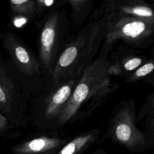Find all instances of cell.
Listing matches in <instances>:
<instances>
[{
	"mask_svg": "<svg viewBox=\"0 0 154 154\" xmlns=\"http://www.w3.org/2000/svg\"><path fill=\"white\" fill-rule=\"evenodd\" d=\"M8 125V120L0 112V131L5 128Z\"/></svg>",
	"mask_w": 154,
	"mask_h": 154,
	"instance_id": "16",
	"label": "cell"
},
{
	"mask_svg": "<svg viewBox=\"0 0 154 154\" xmlns=\"http://www.w3.org/2000/svg\"><path fill=\"white\" fill-rule=\"evenodd\" d=\"M60 29L58 13L49 14L45 19L38 39V61L46 69L52 65L57 49Z\"/></svg>",
	"mask_w": 154,
	"mask_h": 154,
	"instance_id": "5",
	"label": "cell"
},
{
	"mask_svg": "<svg viewBox=\"0 0 154 154\" xmlns=\"http://www.w3.org/2000/svg\"><path fill=\"white\" fill-rule=\"evenodd\" d=\"M99 136L97 129L81 134L66 143L57 154H83L97 141Z\"/></svg>",
	"mask_w": 154,
	"mask_h": 154,
	"instance_id": "9",
	"label": "cell"
},
{
	"mask_svg": "<svg viewBox=\"0 0 154 154\" xmlns=\"http://www.w3.org/2000/svg\"><path fill=\"white\" fill-rule=\"evenodd\" d=\"M110 71L108 63L103 59H98L86 67L58 117L59 124L70 122L86 106L85 116L103 101L112 87Z\"/></svg>",
	"mask_w": 154,
	"mask_h": 154,
	"instance_id": "1",
	"label": "cell"
},
{
	"mask_svg": "<svg viewBox=\"0 0 154 154\" xmlns=\"http://www.w3.org/2000/svg\"><path fill=\"white\" fill-rule=\"evenodd\" d=\"M120 10L126 14L144 19L154 20V10L142 2H128L120 6Z\"/></svg>",
	"mask_w": 154,
	"mask_h": 154,
	"instance_id": "11",
	"label": "cell"
},
{
	"mask_svg": "<svg viewBox=\"0 0 154 154\" xmlns=\"http://www.w3.org/2000/svg\"><path fill=\"white\" fill-rule=\"evenodd\" d=\"M153 103H154V99H153Z\"/></svg>",
	"mask_w": 154,
	"mask_h": 154,
	"instance_id": "18",
	"label": "cell"
},
{
	"mask_svg": "<svg viewBox=\"0 0 154 154\" xmlns=\"http://www.w3.org/2000/svg\"><path fill=\"white\" fill-rule=\"evenodd\" d=\"M82 45V39H78L68 45L61 53L52 72V81L55 84L70 74L79 57Z\"/></svg>",
	"mask_w": 154,
	"mask_h": 154,
	"instance_id": "7",
	"label": "cell"
},
{
	"mask_svg": "<svg viewBox=\"0 0 154 154\" xmlns=\"http://www.w3.org/2000/svg\"><path fill=\"white\" fill-rule=\"evenodd\" d=\"M66 142L55 137H41L28 141L17 148V151L23 153H32L55 150Z\"/></svg>",
	"mask_w": 154,
	"mask_h": 154,
	"instance_id": "10",
	"label": "cell"
},
{
	"mask_svg": "<svg viewBox=\"0 0 154 154\" xmlns=\"http://www.w3.org/2000/svg\"><path fill=\"white\" fill-rule=\"evenodd\" d=\"M142 59L140 58H133L127 60L123 64V67L126 70H132L138 67L142 63Z\"/></svg>",
	"mask_w": 154,
	"mask_h": 154,
	"instance_id": "15",
	"label": "cell"
},
{
	"mask_svg": "<svg viewBox=\"0 0 154 154\" xmlns=\"http://www.w3.org/2000/svg\"><path fill=\"white\" fill-rule=\"evenodd\" d=\"M77 82L74 79H69L49 96L45 103V117L48 119H58L68 102Z\"/></svg>",
	"mask_w": 154,
	"mask_h": 154,
	"instance_id": "8",
	"label": "cell"
},
{
	"mask_svg": "<svg viewBox=\"0 0 154 154\" xmlns=\"http://www.w3.org/2000/svg\"><path fill=\"white\" fill-rule=\"evenodd\" d=\"M91 154H108L106 151L102 147H99L93 151Z\"/></svg>",
	"mask_w": 154,
	"mask_h": 154,
	"instance_id": "17",
	"label": "cell"
},
{
	"mask_svg": "<svg viewBox=\"0 0 154 154\" xmlns=\"http://www.w3.org/2000/svg\"><path fill=\"white\" fill-rule=\"evenodd\" d=\"M14 69L0 56V112L8 120L22 119L26 96Z\"/></svg>",
	"mask_w": 154,
	"mask_h": 154,
	"instance_id": "2",
	"label": "cell"
},
{
	"mask_svg": "<svg viewBox=\"0 0 154 154\" xmlns=\"http://www.w3.org/2000/svg\"><path fill=\"white\" fill-rule=\"evenodd\" d=\"M108 134L113 143L131 152H144L154 148L147 135L136 126L134 113L129 108H122L114 116Z\"/></svg>",
	"mask_w": 154,
	"mask_h": 154,
	"instance_id": "3",
	"label": "cell"
},
{
	"mask_svg": "<svg viewBox=\"0 0 154 154\" xmlns=\"http://www.w3.org/2000/svg\"><path fill=\"white\" fill-rule=\"evenodd\" d=\"M36 17L38 18L49 7H51L55 3L54 0H36Z\"/></svg>",
	"mask_w": 154,
	"mask_h": 154,
	"instance_id": "14",
	"label": "cell"
},
{
	"mask_svg": "<svg viewBox=\"0 0 154 154\" xmlns=\"http://www.w3.org/2000/svg\"><path fill=\"white\" fill-rule=\"evenodd\" d=\"M153 2H154V1H153Z\"/></svg>",
	"mask_w": 154,
	"mask_h": 154,
	"instance_id": "19",
	"label": "cell"
},
{
	"mask_svg": "<svg viewBox=\"0 0 154 154\" xmlns=\"http://www.w3.org/2000/svg\"><path fill=\"white\" fill-rule=\"evenodd\" d=\"M0 38L4 49L20 72L27 77H40V64L38 59L20 38L11 31L0 34Z\"/></svg>",
	"mask_w": 154,
	"mask_h": 154,
	"instance_id": "4",
	"label": "cell"
},
{
	"mask_svg": "<svg viewBox=\"0 0 154 154\" xmlns=\"http://www.w3.org/2000/svg\"><path fill=\"white\" fill-rule=\"evenodd\" d=\"M10 10L14 14L25 16L29 19L36 17V3L34 0H10Z\"/></svg>",
	"mask_w": 154,
	"mask_h": 154,
	"instance_id": "12",
	"label": "cell"
},
{
	"mask_svg": "<svg viewBox=\"0 0 154 154\" xmlns=\"http://www.w3.org/2000/svg\"><path fill=\"white\" fill-rule=\"evenodd\" d=\"M154 69V62H149L144 64L141 67L138 68L131 77L130 80L134 81L140 78L144 77L150 73H151Z\"/></svg>",
	"mask_w": 154,
	"mask_h": 154,
	"instance_id": "13",
	"label": "cell"
},
{
	"mask_svg": "<svg viewBox=\"0 0 154 154\" xmlns=\"http://www.w3.org/2000/svg\"><path fill=\"white\" fill-rule=\"evenodd\" d=\"M154 32V20L137 17H125L118 21L107 34L109 43L122 39L126 42H138Z\"/></svg>",
	"mask_w": 154,
	"mask_h": 154,
	"instance_id": "6",
	"label": "cell"
}]
</instances>
